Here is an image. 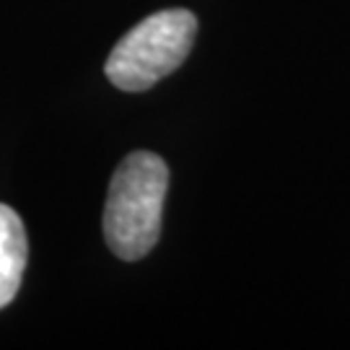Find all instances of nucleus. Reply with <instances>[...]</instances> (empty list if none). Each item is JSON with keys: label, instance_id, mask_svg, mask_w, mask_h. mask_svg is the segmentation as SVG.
I'll return each mask as SVG.
<instances>
[{"label": "nucleus", "instance_id": "obj_1", "mask_svg": "<svg viewBox=\"0 0 350 350\" xmlns=\"http://www.w3.org/2000/svg\"><path fill=\"white\" fill-rule=\"evenodd\" d=\"M166 189L169 166L150 150H135L117 166L104 205V239L120 260L135 262L156 247Z\"/></svg>", "mask_w": 350, "mask_h": 350}, {"label": "nucleus", "instance_id": "obj_2", "mask_svg": "<svg viewBox=\"0 0 350 350\" xmlns=\"http://www.w3.org/2000/svg\"><path fill=\"white\" fill-rule=\"evenodd\" d=\"M198 18L187 8H166L143 18L114 44L104 73L120 91H146L187 60Z\"/></svg>", "mask_w": 350, "mask_h": 350}, {"label": "nucleus", "instance_id": "obj_3", "mask_svg": "<svg viewBox=\"0 0 350 350\" xmlns=\"http://www.w3.org/2000/svg\"><path fill=\"white\" fill-rule=\"evenodd\" d=\"M26 257L29 241L24 224L18 213L0 202V309L16 299L26 270Z\"/></svg>", "mask_w": 350, "mask_h": 350}]
</instances>
